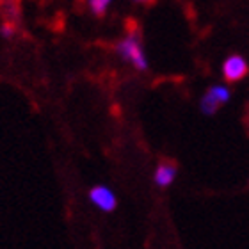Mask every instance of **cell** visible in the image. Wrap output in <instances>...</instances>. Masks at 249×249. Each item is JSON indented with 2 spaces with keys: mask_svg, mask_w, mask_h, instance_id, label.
<instances>
[{
  "mask_svg": "<svg viewBox=\"0 0 249 249\" xmlns=\"http://www.w3.org/2000/svg\"><path fill=\"white\" fill-rule=\"evenodd\" d=\"M128 27V36L121 39L116 45V52L120 53V57L126 62H132L137 70L146 71L148 70V59H146L142 41H141V29L134 20L126 21Z\"/></svg>",
  "mask_w": 249,
  "mask_h": 249,
  "instance_id": "obj_1",
  "label": "cell"
},
{
  "mask_svg": "<svg viewBox=\"0 0 249 249\" xmlns=\"http://www.w3.org/2000/svg\"><path fill=\"white\" fill-rule=\"evenodd\" d=\"M230 100V89L224 88V86H212L208 89L205 96L201 98V107L203 114L213 116L219 110V107H223L224 104H228Z\"/></svg>",
  "mask_w": 249,
  "mask_h": 249,
  "instance_id": "obj_2",
  "label": "cell"
},
{
  "mask_svg": "<svg viewBox=\"0 0 249 249\" xmlns=\"http://www.w3.org/2000/svg\"><path fill=\"white\" fill-rule=\"evenodd\" d=\"M223 73L226 82H239L244 77H248L249 64L242 55H230L223 64Z\"/></svg>",
  "mask_w": 249,
  "mask_h": 249,
  "instance_id": "obj_3",
  "label": "cell"
},
{
  "mask_svg": "<svg viewBox=\"0 0 249 249\" xmlns=\"http://www.w3.org/2000/svg\"><path fill=\"white\" fill-rule=\"evenodd\" d=\"M89 199L93 205L100 208V210H104V212H112L118 205V199H116L114 192L107 189L104 185H96L93 187L91 191H89Z\"/></svg>",
  "mask_w": 249,
  "mask_h": 249,
  "instance_id": "obj_4",
  "label": "cell"
},
{
  "mask_svg": "<svg viewBox=\"0 0 249 249\" xmlns=\"http://www.w3.org/2000/svg\"><path fill=\"white\" fill-rule=\"evenodd\" d=\"M177 173H178L177 162L171 160V159H164L155 169V183L159 187L171 185L173 180L177 178Z\"/></svg>",
  "mask_w": 249,
  "mask_h": 249,
  "instance_id": "obj_5",
  "label": "cell"
},
{
  "mask_svg": "<svg viewBox=\"0 0 249 249\" xmlns=\"http://www.w3.org/2000/svg\"><path fill=\"white\" fill-rule=\"evenodd\" d=\"M0 15L5 23L20 27L21 23V2L20 0H0Z\"/></svg>",
  "mask_w": 249,
  "mask_h": 249,
  "instance_id": "obj_6",
  "label": "cell"
},
{
  "mask_svg": "<svg viewBox=\"0 0 249 249\" xmlns=\"http://www.w3.org/2000/svg\"><path fill=\"white\" fill-rule=\"evenodd\" d=\"M110 0H89V9L96 18H104L107 15Z\"/></svg>",
  "mask_w": 249,
  "mask_h": 249,
  "instance_id": "obj_7",
  "label": "cell"
},
{
  "mask_svg": "<svg viewBox=\"0 0 249 249\" xmlns=\"http://www.w3.org/2000/svg\"><path fill=\"white\" fill-rule=\"evenodd\" d=\"M0 32H2V36L4 37H13L18 32V27L16 25H11V23H2V27H0Z\"/></svg>",
  "mask_w": 249,
  "mask_h": 249,
  "instance_id": "obj_8",
  "label": "cell"
},
{
  "mask_svg": "<svg viewBox=\"0 0 249 249\" xmlns=\"http://www.w3.org/2000/svg\"><path fill=\"white\" fill-rule=\"evenodd\" d=\"M134 2H137V4H144V5L155 4V0H134Z\"/></svg>",
  "mask_w": 249,
  "mask_h": 249,
  "instance_id": "obj_9",
  "label": "cell"
}]
</instances>
